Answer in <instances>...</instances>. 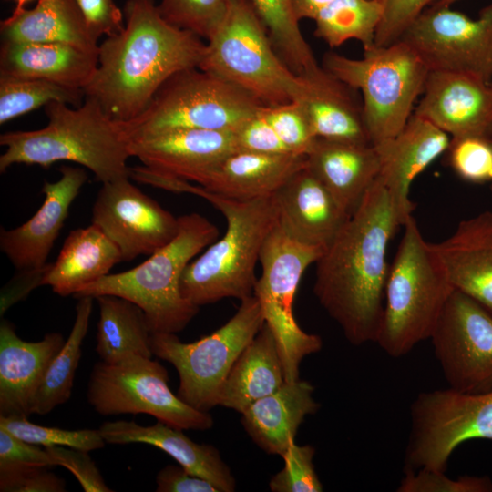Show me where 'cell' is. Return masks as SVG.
<instances>
[{"label": "cell", "mask_w": 492, "mask_h": 492, "mask_svg": "<svg viewBox=\"0 0 492 492\" xmlns=\"http://www.w3.org/2000/svg\"><path fill=\"white\" fill-rule=\"evenodd\" d=\"M381 15L380 0H325L312 18L314 35L332 48L354 39L364 49L374 44Z\"/></svg>", "instance_id": "cell-35"}, {"label": "cell", "mask_w": 492, "mask_h": 492, "mask_svg": "<svg viewBox=\"0 0 492 492\" xmlns=\"http://www.w3.org/2000/svg\"><path fill=\"white\" fill-rule=\"evenodd\" d=\"M337 79L362 94L364 118L372 145L395 137L415 111L429 69L404 41L373 45L362 58L327 52L323 66Z\"/></svg>", "instance_id": "cell-8"}, {"label": "cell", "mask_w": 492, "mask_h": 492, "mask_svg": "<svg viewBox=\"0 0 492 492\" xmlns=\"http://www.w3.org/2000/svg\"><path fill=\"white\" fill-rule=\"evenodd\" d=\"M263 23L271 42L282 60L297 76L317 74L318 65L311 46L299 27L292 0H250Z\"/></svg>", "instance_id": "cell-36"}, {"label": "cell", "mask_w": 492, "mask_h": 492, "mask_svg": "<svg viewBox=\"0 0 492 492\" xmlns=\"http://www.w3.org/2000/svg\"><path fill=\"white\" fill-rule=\"evenodd\" d=\"M96 300L99 306L96 352L101 361L113 364L132 355L151 358L152 333L143 310L116 295Z\"/></svg>", "instance_id": "cell-33"}, {"label": "cell", "mask_w": 492, "mask_h": 492, "mask_svg": "<svg viewBox=\"0 0 492 492\" xmlns=\"http://www.w3.org/2000/svg\"><path fill=\"white\" fill-rule=\"evenodd\" d=\"M158 492H220L210 481L194 476L181 466L168 465L156 477Z\"/></svg>", "instance_id": "cell-50"}, {"label": "cell", "mask_w": 492, "mask_h": 492, "mask_svg": "<svg viewBox=\"0 0 492 492\" xmlns=\"http://www.w3.org/2000/svg\"><path fill=\"white\" fill-rule=\"evenodd\" d=\"M324 250L295 240L277 221L260 253L262 272L256 281L253 295L275 338L286 382L300 379L302 359L319 352L323 346L319 335L301 329L292 306L302 276L311 264L316 263Z\"/></svg>", "instance_id": "cell-11"}, {"label": "cell", "mask_w": 492, "mask_h": 492, "mask_svg": "<svg viewBox=\"0 0 492 492\" xmlns=\"http://www.w3.org/2000/svg\"><path fill=\"white\" fill-rule=\"evenodd\" d=\"M273 197L280 226L306 244L325 249L350 217L307 166L290 178Z\"/></svg>", "instance_id": "cell-21"}, {"label": "cell", "mask_w": 492, "mask_h": 492, "mask_svg": "<svg viewBox=\"0 0 492 492\" xmlns=\"http://www.w3.org/2000/svg\"><path fill=\"white\" fill-rule=\"evenodd\" d=\"M448 387L492 390V313L454 290L430 338Z\"/></svg>", "instance_id": "cell-15"}, {"label": "cell", "mask_w": 492, "mask_h": 492, "mask_svg": "<svg viewBox=\"0 0 492 492\" xmlns=\"http://www.w3.org/2000/svg\"><path fill=\"white\" fill-rule=\"evenodd\" d=\"M403 226L404 234L389 267L384 315L375 342L394 358L407 354L431 338L455 290L413 215Z\"/></svg>", "instance_id": "cell-6"}, {"label": "cell", "mask_w": 492, "mask_h": 492, "mask_svg": "<svg viewBox=\"0 0 492 492\" xmlns=\"http://www.w3.org/2000/svg\"><path fill=\"white\" fill-rule=\"evenodd\" d=\"M82 89L37 79L0 77V124H5L51 102L75 107L83 103Z\"/></svg>", "instance_id": "cell-37"}, {"label": "cell", "mask_w": 492, "mask_h": 492, "mask_svg": "<svg viewBox=\"0 0 492 492\" xmlns=\"http://www.w3.org/2000/svg\"><path fill=\"white\" fill-rule=\"evenodd\" d=\"M59 333L37 342L22 340L7 320L0 323V416H26L46 371L65 343Z\"/></svg>", "instance_id": "cell-22"}, {"label": "cell", "mask_w": 492, "mask_h": 492, "mask_svg": "<svg viewBox=\"0 0 492 492\" xmlns=\"http://www.w3.org/2000/svg\"><path fill=\"white\" fill-rule=\"evenodd\" d=\"M313 392L314 387L307 381L285 382L241 413L245 431L263 451L282 456L295 441L304 418L320 409Z\"/></svg>", "instance_id": "cell-27"}, {"label": "cell", "mask_w": 492, "mask_h": 492, "mask_svg": "<svg viewBox=\"0 0 492 492\" xmlns=\"http://www.w3.org/2000/svg\"><path fill=\"white\" fill-rule=\"evenodd\" d=\"M122 261L117 245L95 224L70 231L43 285L60 296L75 295Z\"/></svg>", "instance_id": "cell-30"}, {"label": "cell", "mask_w": 492, "mask_h": 492, "mask_svg": "<svg viewBox=\"0 0 492 492\" xmlns=\"http://www.w3.org/2000/svg\"><path fill=\"white\" fill-rule=\"evenodd\" d=\"M168 382L166 368L149 357L132 355L113 364L101 361L91 371L87 401L101 415L147 414L182 430L211 428V415L183 402Z\"/></svg>", "instance_id": "cell-12"}, {"label": "cell", "mask_w": 492, "mask_h": 492, "mask_svg": "<svg viewBox=\"0 0 492 492\" xmlns=\"http://www.w3.org/2000/svg\"><path fill=\"white\" fill-rule=\"evenodd\" d=\"M460 1V0H438L436 4L433 5H440V6H450L454 3Z\"/></svg>", "instance_id": "cell-53"}, {"label": "cell", "mask_w": 492, "mask_h": 492, "mask_svg": "<svg viewBox=\"0 0 492 492\" xmlns=\"http://www.w3.org/2000/svg\"><path fill=\"white\" fill-rule=\"evenodd\" d=\"M405 471L446 472L455 449L472 439L492 440V390L466 393L450 387L418 394L410 407Z\"/></svg>", "instance_id": "cell-13"}, {"label": "cell", "mask_w": 492, "mask_h": 492, "mask_svg": "<svg viewBox=\"0 0 492 492\" xmlns=\"http://www.w3.org/2000/svg\"><path fill=\"white\" fill-rule=\"evenodd\" d=\"M414 114L450 138H492V83L461 73L429 71Z\"/></svg>", "instance_id": "cell-18"}, {"label": "cell", "mask_w": 492, "mask_h": 492, "mask_svg": "<svg viewBox=\"0 0 492 492\" xmlns=\"http://www.w3.org/2000/svg\"><path fill=\"white\" fill-rule=\"evenodd\" d=\"M398 492H491L492 481L487 476H461L449 478L445 472L421 468L405 470Z\"/></svg>", "instance_id": "cell-43"}, {"label": "cell", "mask_w": 492, "mask_h": 492, "mask_svg": "<svg viewBox=\"0 0 492 492\" xmlns=\"http://www.w3.org/2000/svg\"><path fill=\"white\" fill-rule=\"evenodd\" d=\"M199 68L242 88L265 106L301 101L311 80L292 72L276 53L250 0H231L207 39Z\"/></svg>", "instance_id": "cell-7"}, {"label": "cell", "mask_w": 492, "mask_h": 492, "mask_svg": "<svg viewBox=\"0 0 492 492\" xmlns=\"http://www.w3.org/2000/svg\"><path fill=\"white\" fill-rule=\"evenodd\" d=\"M55 466L69 470L79 482L85 492L113 491L105 482L99 469L87 451L67 446H48Z\"/></svg>", "instance_id": "cell-46"}, {"label": "cell", "mask_w": 492, "mask_h": 492, "mask_svg": "<svg viewBox=\"0 0 492 492\" xmlns=\"http://www.w3.org/2000/svg\"><path fill=\"white\" fill-rule=\"evenodd\" d=\"M399 40L406 43L429 71L470 75L492 82V4L472 18L450 6L425 10Z\"/></svg>", "instance_id": "cell-14"}, {"label": "cell", "mask_w": 492, "mask_h": 492, "mask_svg": "<svg viewBox=\"0 0 492 492\" xmlns=\"http://www.w3.org/2000/svg\"><path fill=\"white\" fill-rule=\"evenodd\" d=\"M306 166L351 215L377 179L381 158L372 144L315 138Z\"/></svg>", "instance_id": "cell-25"}, {"label": "cell", "mask_w": 492, "mask_h": 492, "mask_svg": "<svg viewBox=\"0 0 492 492\" xmlns=\"http://www.w3.org/2000/svg\"><path fill=\"white\" fill-rule=\"evenodd\" d=\"M261 112L291 153L306 156L315 138L299 101L263 106Z\"/></svg>", "instance_id": "cell-42"}, {"label": "cell", "mask_w": 492, "mask_h": 492, "mask_svg": "<svg viewBox=\"0 0 492 492\" xmlns=\"http://www.w3.org/2000/svg\"><path fill=\"white\" fill-rule=\"evenodd\" d=\"M3 42L61 43L98 55L97 39L88 30L76 0H38L1 22Z\"/></svg>", "instance_id": "cell-31"}, {"label": "cell", "mask_w": 492, "mask_h": 492, "mask_svg": "<svg viewBox=\"0 0 492 492\" xmlns=\"http://www.w3.org/2000/svg\"><path fill=\"white\" fill-rule=\"evenodd\" d=\"M98 431L106 444L141 443L161 449L190 474L212 483L220 492H232L236 487L231 471L218 449L192 441L182 429L161 421L144 426L133 421L118 420L103 423Z\"/></svg>", "instance_id": "cell-24"}, {"label": "cell", "mask_w": 492, "mask_h": 492, "mask_svg": "<svg viewBox=\"0 0 492 492\" xmlns=\"http://www.w3.org/2000/svg\"><path fill=\"white\" fill-rule=\"evenodd\" d=\"M125 26L98 49L97 70L83 89L114 120L139 116L173 75L199 67L206 44L166 21L154 0H128Z\"/></svg>", "instance_id": "cell-2"}, {"label": "cell", "mask_w": 492, "mask_h": 492, "mask_svg": "<svg viewBox=\"0 0 492 492\" xmlns=\"http://www.w3.org/2000/svg\"><path fill=\"white\" fill-rule=\"evenodd\" d=\"M262 106L238 86L193 67L169 78L148 108L122 125L127 136L181 128L235 132Z\"/></svg>", "instance_id": "cell-10"}, {"label": "cell", "mask_w": 492, "mask_h": 492, "mask_svg": "<svg viewBox=\"0 0 492 492\" xmlns=\"http://www.w3.org/2000/svg\"><path fill=\"white\" fill-rule=\"evenodd\" d=\"M178 220L175 238L144 262L122 272L107 274L74 297L119 296L143 310L152 333L182 331L200 308L183 297L182 273L194 256L217 240L219 230L199 213L185 214Z\"/></svg>", "instance_id": "cell-5"}, {"label": "cell", "mask_w": 492, "mask_h": 492, "mask_svg": "<svg viewBox=\"0 0 492 492\" xmlns=\"http://www.w3.org/2000/svg\"><path fill=\"white\" fill-rule=\"evenodd\" d=\"M306 156L236 150L226 156L200 184L206 190L235 200L273 195L297 171Z\"/></svg>", "instance_id": "cell-26"}, {"label": "cell", "mask_w": 492, "mask_h": 492, "mask_svg": "<svg viewBox=\"0 0 492 492\" xmlns=\"http://www.w3.org/2000/svg\"><path fill=\"white\" fill-rule=\"evenodd\" d=\"M438 0H380L382 15L376 27L374 45L388 46L398 41L410 25Z\"/></svg>", "instance_id": "cell-44"}, {"label": "cell", "mask_w": 492, "mask_h": 492, "mask_svg": "<svg viewBox=\"0 0 492 492\" xmlns=\"http://www.w3.org/2000/svg\"><path fill=\"white\" fill-rule=\"evenodd\" d=\"M91 223L118 248L122 261L151 255L178 233L179 220L133 185L129 178L102 183Z\"/></svg>", "instance_id": "cell-16"}, {"label": "cell", "mask_w": 492, "mask_h": 492, "mask_svg": "<svg viewBox=\"0 0 492 492\" xmlns=\"http://www.w3.org/2000/svg\"><path fill=\"white\" fill-rule=\"evenodd\" d=\"M261 109L234 132L237 149L261 154H292L264 118Z\"/></svg>", "instance_id": "cell-47"}, {"label": "cell", "mask_w": 492, "mask_h": 492, "mask_svg": "<svg viewBox=\"0 0 492 492\" xmlns=\"http://www.w3.org/2000/svg\"><path fill=\"white\" fill-rule=\"evenodd\" d=\"M187 193L202 197L217 208L227 220V230L185 268L180 279L183 297L200 307L224 298L242 301L253 295L255 265L278 221L273 195L235 200L191 183Z\"/></svg>", "instance_id": "cell-4"}, {"label": "cell", "mask_w": 492, "mask_h": 492, "mask_svg": "<svg viewBox=\"0 0 492 492\" xmlns=\"http://www.w3.org/2000/svg\"><path fill=\"white\" fill-rule=\"evenodd\" d=\"M98 64L97 54L61 43L3 42L0 77L37 79L84 89Z\"/></svg>", "instance_id": "cell-28"}, {"label": "cell", "mask_w": 492, "mask_h": 492, "mask_svg": "<svg viewBox=\"0 0 492 492\" xmlns=\"http://www.w3.org/2000/svg\"><path fill=\"white\" fill-rule=\"evenodd\" d=\"M132 157L157 171L199 185L226 156L238 150L234 132L169 128L128 136Z\"/></svg>", "instance_id": "cell-17"}, {"label": "cell", "mask_w": 492, "mask_h": 492, "mask_svg": "<svg viewBox=\"0 0 492 492\" xmlns=\"http://www.w3.org/2000/svg\"><path fill=\"white\" fill-rule=\"evenodd\" d=\"M431 244L453 288L492 313V211L461 220L451 236Z\"/></svg>", "instance_id": "cell-23"}, {"label": "cell", "mask_w": 492, "mask_h": 492, "mask_svg": "<svg viewBox=\"0 0 492 492\" xmlns=\"http://www.w3.org/2000/svg\"><path fill=\"white\" fill-rule=\"evenodd\" d=\"M264 323L261 305L251 295L241 301L225 324L198 341L184 343L176 333H152L151 351L176 368L179 377L177 395L195 409L209 412L218 405L236 360Z\"/></svg>", "instance_id": "cell-9"}, {"label": "cell", "mask_w": 492, "mask_h": 492, "mask_svg": "<svg viewBox=\"0 0 492 492\" xmlns=\"http://www.w3.org/2000/svg\"><path fill=\"white\" fill-rule=\"evenodd\" d=\"M399 226L377 178L316 261L313 292L354 345L377 340L390 267L387 247Z\"/></svg>", "instance_id": "cell-1"}, {"label": "cell", "mask_w": 492, "mask_h": 492, "mask_svg": "<svg viewBox=\"0 0 492 492\" xmlns=\"http://www.w3.org/2000/svg\"><path fill=\"white\" fill-rule=\"evenodd\" d=\"M315 449L310 445L291 444L282 457L284 466L272 477V492H321L323 485L313 462Z\"/></svg>", "instance_id": "cell-41"}, {"label": "cell", "mask_w": 492, "mask_h": 492, "mask_svg": "<svg viewBox=\"0 0 492 492\" xmlns=\"http://www.w3.org/2000/svg\"><path fill=\"white\" fill-rule=\"evenodd\" d=\"M311 88L299 101L315 138L354 144H371L362 103L350 90L323 67L309 78Z\"/></svg>", "instance_id": "cell-29"}, {"label": "cell", "mask_w": 492, "mask_h": 492, "mask_svg": "<svg viewBox=\"0 0 492 492\" xmlns=\"http://www.w3.org/2000/svg\"><path fill=\"white\" fill-rule=\"evenodd\" d=\"M47 466H15L0 468L1 492H64L66 482Z\"/></svg>", "instance_id": "cell-45"}, {"label": "cell", "mask_w": 492, "mask_h": 492, "mask_svg": "<svg viewBox=\"0 0 492 492\" xmlns=\"http://www.w3.org/2000/svg\"><path fill=\"white\" fill-rule=\"evenodd\" d=\"M231 0H162L158 5L169 24L208 39L224 17Z\"/></svg>", "instance_id": "cell-39"}, {"label": "cell", "mask_w": 492, "mask_h": 492, "mask_svg": "<svg viewBox=\"0 0 492 492\" xmlns=\"http://www.w3.org/2000/svg\"><path fill=\"white\" fill-rule=\"evenodd\" d=\"M48 123L27 131L0 136L5 151L0 156V172L14 164L49 168L57 161H71L91 170L102 183L129 178L128 138L120 122L109 117L93 98L81 106L51 102L46 106Z\"/></svg>", "instance_id": "cell-3"}, {"label": "cell", "mask_w": 492, "mask_h": 492, "mask_svg": "<svg viewBox=\"0 0 492 492\" xmlns=\"http://www.w3.org/2000/svg\"><path fill=\"white\" fill-rule=\"evenodd\" d=\"M0 428L28 443L48 446H67L87 452L105 446L98 429L68 430L36 425L26 416H0Z\"/></svg>", "instance_id": "cell-38"}, {"label": "cell", "mask_w": 492, "mask_h": 492, "mask_svg": "<svg viewBox=\"0 0 492 492\" xmlns=\"http://www.w3.org/2000/svg\"><path fill=\"white\" fill-rule=\"evenodd\" d=\"M285 382L275 338L264 323L231 369L222 385L218 405L241 414Z\"/></svg>", "instance_id": "cell-32"}, {"label": "cell", "mask_w": 492, "mask_h": 492, "mask_svg": "<svg viewBox=\"0 0 492 492\" xmlns=\"http://www.w3.org/2000/svg\"><path fill=\"white\" fill-rule=\"evenodd\" d=\"M14 1L15 3V6L12 13V15H15L21 13L24 9H26L25 8L26 5L32 0H14Z\"/></svg>", "instance_id": "cell-52"}, {"label": "cell", "mask_w": 492, "mask_h": 492, "mask_svg": "<svg viewBox=\"0 0 492 492\" xmlns=\"http://www.w3.org/2000/svg\"><path fill=\"white\" fill-rule=\"evenodd\" d=\"M448 162L455 173L467 182L492 183V138H451Z\"/></svg>", "instance_id": "cell-40"}, {"label": "cell", "mask_w": 492, "mask_h": 492, "mask_svg": "<svg viewBox=\"0 0 492 492\" xmlns=\"http://www.w3.org/2000/svg\"><path fill=\"white\" fill-rule=\"evenodd\" d=\"M86 25L97 40L102 36H111L125 26L124 12L114 0H76Z\"/></svg>", "instance_id": "cell-48"}, {"label": "cell", "mask_w": 492, "mask_h": 492, "mask_svg": "<svg viewBox=\"0 0 492 492\" xmlns=\"http://www.w3.org/2000/svg\"><path fill=\"white\" fill-rule=\"evenodd\" d=\"M59 170L61 177L57 181H45L44 202L32 218L12 230L1 228L0 249L17 271L46 264L69 208L87 180V174L81 168L63 166Z\"/></svg>", "instance_id": "cell-19"}, {"label": "cell", "mask_w": 492, "mask_h": 492, "mask_svg": "<svg viewBox=\"0 0 492 492\" xmlns=\"http://www.w3.org/2000/svg\"><path fill=\"white\" fill-rule=\"evenodd\" d=\"M492 83V82H491Z\"/></svg>", "instance_id": "cell-54"}, {"label": "cell", "mask_w": 492, "mask_h": 492, "mask_svg": "<svg viewBox=\"0 0 492 492\" xmlns=\"http://www.w3.org/2000/svg\"><path fill=\"white\" fill-rule=\"evenodd\" d=\"M450 140L448 134L413 114L395 137L374 146L381 158L377 178L388 190L401 226L414 210L409 199L412 182L447 150Z\"/></svg>", "instance_id": "cell-20"}, {"label": "cell", "mask_w": 492, "mask_h": 492, "mask_svg": "<svg viewBox=\"0 0 492 492\" xmlns=\"http://www.w3.org/2000/svg\"><path fill=\"white\" fill-rule=\"evenodd\" d=\"M15 466H56L46 449L0 428V468Z\"/></svg>", "instance_id": "cell-49"}, {"label": "cell", "mask_w": 492, "mask_h": 492, "mask_svg": "<svg viewBox=\"0 0 492 492\" xmlns=\"http://www.w3.org/2000/svg\"><path fill=\"white\" fill-rule=\"evenodd\" d=\"M76 318L61 349L50 362L33 400L31 413L45 415L71 396L74 378L81 357V347L87 335L94 298L77 299Z\"/></svg>", "instance_id": "cell-34"}, {"label": "cell", "mask_w": 492, "mask_h": 492, "mask_svg": "<svg viewBox=\"0 0 492 492\" xmlns=\"http://www.w3.org/2000/svg\"><path fill=\"white\" fill-rule=\"evenodd\" d=\"M50 266L51 263H46L36 269L19 270L1 290L0 315L3 316L11 306L26 299L37 286L43 285Z\"/></svg>", "instance_id": "cell-51"}]
</instances>
